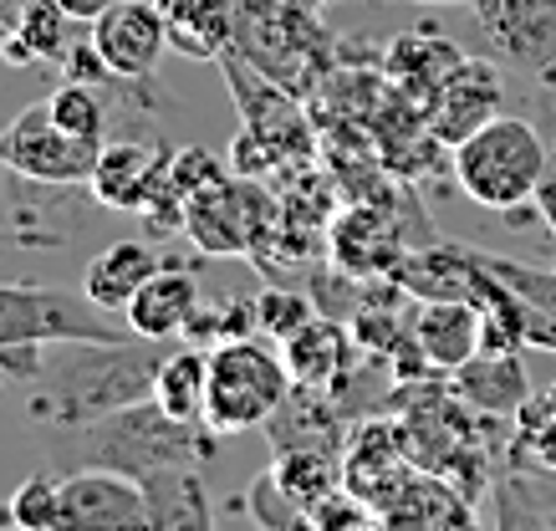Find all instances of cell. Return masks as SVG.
Segmentation results:
<instances>
[{"label":"cell","mask_w":556,"mask_h":531,"mask_svg":"<svg viewBox=\"0 0 556 531\" xmlns=\"http://www.w3.org/2000/svg\"><path fill=\"white\" fill-rule=\"evenodd\" d=\"M536 92H541V98H546V103L556 108V67L546 72V77H536Z\"/></svg>","instance_id":"60d3db41"},{"label":"cell","mask_w":556,"mask_h":531,"mask_svg":"<svg viewBox=\"0 0 556 531\" xmlns=\"http://www.w3.org/2000/svg\"><path fill=\"white\" fill-rule=\"evenodd\" d=\"M138 485L149 501V531H215V506L200 465H164Z\"/></svg>","instance_id":"7402d4cb"},{"label":"cell","mask_w":556,"mask_h":531,"mask_svg":"<svg viewBox=\"0 0 556 531\" xmlns=\"http://www.w3.org/2000/svg\"><path fill=\"white\" fill-rule=\"evenodd\" d=\"M219 67L230 77V98H236V108H240V128L261 134L276 154L287 159V169H296V164L312 154V123H306L302 92H291V87H281L276 77L255 72L251 62L236 52L219 56Z\"/></svg>","instance_id":"30bf717a"},{"label":"cell","mask_w":556,"mask_h":531,"mask_svg":"<svg viewBox=\"0 0 556 531\" xmlns=\"http://www.w3.org/2000/svg\"><path fill=\"white\" fill-rule=\"evenodd\" d=\"M302 5H338V0H302ZM404 5H470V0H404Z\"/></svg>","instance_id":"ab89813d"},{"label":"cell","mask_w":556,"mask_h":531,"mask_svg":"<svg viewBox=\"0 0 556 531\" xmlns=\"http://www.w3.org/2000/svg\"><path fill=\"white\" fill-rule=\"evenodd\" d=\"M408 332L419 338L424 358L434 363L444 378L465 368L485 347V317H480L475 302H414Z\"/></svg>","instance_id":"ac0fdd59"},{"label":"cell","mask_w":556,"mask_h":531,"mask_svg":"<svg viewBox=\"0 0 556 531\" xmlns=\"http://www.w3.org/2000/svg\"><path fill=\"white\" fill-rule=\"evenodd\" d=\"M510 460L516 470L531 476H552L556 480V409L546 399H526L516 419H510Z\"/></svg>","instance_id":"83f0119b"},{"label":"cell","mask_w":556,"mask_h":531,"mask_svg":"<svg viewBox=\"0 0 556 531\" xmlns=\"http://www.w3.org/2000/svg\"><path fill=\"white\" fill-rule=\"evenodd\" d=\"M98 154H102V143L62 134L51 123L47 103H31L26 113H16V118L0 128V169H11L26 185L77 189L92 179Z\"/></svg>","instance_id":"ba28073f"},{"label":"cell","mask_w":556,"mask_h":531,"mask_svg":"<svg viewBox=\"0 0 556 531\" xmlns=\"http://www.w3.org/2000/svg\"><path fill=\"white\" fill-rule=\"evenodd\" d=\"M510 92H506V67L490 62V56L470 52L444 83H439L434 103H429V134L444 149H459L470 134H480L485 123H495L501 113H510Z\"/></svg>","instance_id":"8fae6325"},{"label":"cell","mask_w":556,"mask_h":531,"mask_svg":"<svg viewBox=\"0 0 556 531\" xmlns=\"http://www.w3.org/2000/svg\"><path fill=\"white\" fill-rule=\"evenodd\" d=\"M312 531H378V511L342 485V491L312 506Z\"/></svg>","instance_id":"836d02e7"},{"label":"cell","mask_w":556,"mask_h":531,"mask_svg":"<svg viewBox=\"0 0 556 531\" xmlns=\"http://www.w3.org/2000/svg\"><path fill=\"white\" fill-rule=\"evenodd\" d=\"M317 317V302L306 292H296V287H266V292L255 296V323H261V332H270L276 343H287L291 332L302 323H312Z\"/></svg>","instance_id":"1f68e13d"},{"label":"cell","mask_w":556,"mask_h":531,"mask_svg":"<svg viewBox=\"0 0 556 531\" xmlns=\"http://www.w3.org/2000/svg\"><path fill=\"white\" fill-rule=\"evenodd\" d=\"M138 338L128 317L102 312L87 292L36 287V281H0V347L11 343H123Z\"/></svg>","instance_id":"8992f818"},{"label":"cell","mask_w":556,"mask_h":531,"mask_svg":"<svg viewBox=\"0 0 556 531\" xmlns=\"http://www.w3.org/2000/svg\"><path fill=\"white\" fill-rule=\"evenodd\" d=\"M47 113L51 123L72 138H92V143H108V103L92 83H62L56 92L47 98Z\"/></svg>","instance_id":"f546056e"},{"label":"cell","mask_w":556,"mask_h":531,"mask_svg":"<svg viewBox=\"0 0 556 531\" xmlns=\"http://www.w3.org/2000/svg\"><path fill=\"white\" fill-rule=\"evenodd\" d=\"M169 174V149L159 143H138V138H123V143H102L98 169L87 179L92 200L102 210H118V215H143L149 200L159 194Z\"/></svg>","instance_id":"5bb4252c"},{"label":"cell","mask_w":556,"mask_h":531,"mask_svg":"<svg viewBox=\"0 0 556 531\" xmlns=\"http://www.w3.org/2000/svg\"><path fill=\"white\" fill-rule=\"evenodd\" d=\"M541 113H546V143H552V164H546V179H541V189H536V200H531V210L541 215V225L556 236V108L541 98Z\"/></svg>","instance_id":"8d00e7d4"},{"label":"cell","mask_w":556,"mask_h":531,"mask_svg":"<svg viewBox=\"0 0 556 531\" xmlns=\"http://www.w3.org/2000/svg\"><path fill=\"white\" fill-rule=\"evenodd\" d=\"M439 531H480V527H475V516H470V506H459V511H455V516H450V521H444V527H439Z\"/></svg>","instance_id":"f35d334b"},{"label":"cell","mask_w":556,"mask_h":531,"mask_svg":"<svg viewBox=\"0 0 556 531\" xmlns=\"http://www.w3.org/2000/svg\"><path fill=\"white\" fill-rule=\"evenodd\" d=\"M225 159H230V174H245V179H266V174L287 169V159L276 154V149H270L261 134H251V128H240Z\"/></svg>","instance_id":"e575fe53"},{"label":"cell","mask_w":556,"mask_h":531,"mask_svg":"<svg viewBox=\"0 0 556 531\" xmlns=\"http://www.w3.org/2000/svg\"><path fill=\"white\" fill-rule=\"evenodd\" d=\"M230 52L245 56L255 72L276 77L291 92L321 83L332 62V41L317 26V5L302 0H236Z\"/></svg>","instance_id":"277c9868"},{"label":"cell","mask_w":556,"mask_h":531,"mask_svg":"<svg viewBox=\"0 0 556 531\" xmlns=\"http://www.w3.org/2000/svg\"><path fill=\"white\" fill-rule=\"evenodd\" d=\"M169 353H174V343H159V338L51 343L47 374L31 383L26 409L41 425H92L102 414L153 399V383H159V368H164Z\"/></svg>","instance_id":"6da1fadb"},{"label":"cell","mask_w":556,"mask_h":531,"mask_svg":"<svg viewBox=\"0 0 556 531\" xmlns=\"http://www.w3.org/2000/svg\"><path fill=\"white\" fill-rule=\"evenodd\" d=\"M276 225H281V200L266 189V179L245 174H225L185 205V236L204 256H255Z\"/></svg>","instance_id":"52a82bcc"},{"label":"cell","mask_w":556,"mask_h":531,"mask_svg":"<svg viewBox=\"0 0 556 531\" xmlns=\"http://www.w3.org/2000/svg\"><path fill=\"white\" fill-rule=\"evenodd\" d=\"M215 429L185 425L164 414L153 399L128 404L92 419V425H51V445L67 460V470L98 465V470H118V476H153L164 465H204L215 455Z\"/></svg>","instance_id":"7a4b0ae2"},{"label":"cell","mask_w":556,"mask_h":531,"mask_svg":"<svg viewBox=\"0 0 556 531\" xmlns=\"http://www.w3.org/2000/svg\"><path fill=\"white\" fill-rule=\"evenodd\" d=\"M245 511H251V521L261 531H312V511L296 506V501L276 485L270 465L251 480V491H245Z\"/></svg>","instance_id":"4dcf8cb0"},{"label":"cell","mask_w":556,"mask_h":531,"mask_svg":"<svg viewBox=\"0 0 556 531\" xmlns=\"http://www.w3.org/2000/svg\"><path fill=\"white\" fill-rule=\"evenodd\" d=\"M266 434H270V445H276V455L281 450H332V455H342L348 450V414H342L332 389L291 383L287 404L270 414Z\"/></svg>","instance_id":"2e32d148"},{"label":"cell","mask_w":556,"mask_h":531,"mask_svg":"<svg viewBox=\"0 0 556 531\" xmlns=\"http://www.w3.org/2000/svg\"><path fill=\"white\" fill-rule=\"evenodd\" d=\"M281 358H287V368H291V383H306V389H332V383L348 374V363L357 358L353 327L342 323V317L317 312L312 323H302L287 343H281Z\"/></svg>","instance_id":"44dd1931"},{"label":"cell","mask_w":556,"mask_h":531,"mask_svg":"<svg viewBox=\"0 0 556 531\" xmlns=\"http://www.w3.org/2000/svg\"><path fill=\"white\" fill-rule=\"evenodd\" d=\"M200 276L185 266H164L143 281V292L128 302V327L138 338H159V343H179L189 338V327L200 317Z\"/></svg>","instance_id":"e0dca14e"},{"label":"cell","mask_w":556,"mask_h":531,"mask_svg":"<svg viewBox=\"0 0 556 531\" xmlns=\"http://www.w3.org/2000/svg\"><path fill=\"white\" fill-rule=\"evenodd\" d=\"M56 531H149V501L134 476L118 470H62V516Z\"/></svg>","instance_id":"7c38bea8"},{"label":"cell","mask_w":556,"mask_h":531,"mask_svg":"<svg viewBox=\"0 0 556 531\" xmlns=\"http://www.w3.org/2000/svg\"><path fill=\"white\" fill-rule=\"evenodd\" d=\"M72 16L56 0H31L21 5L16 26L0 36V56L11 67H36V62H62L72 52Z\"/></svg>","instance_id":"d4e9b609"},{"label":"cell","mask_w":556,"mask_h":531,"mask_svg":"<svg viewBox=\"0 0 556 531\" xmlns=\"http://www.w3.org/2000/svg\"><path fill=\"white\" fill-rule=\"evenodd\" d=\"M480 276H485L480 251L455 245V240H424V245H414V251L399 261L393 281H399L414 302H475Z\"/></svg>","instance_id":"9a60e30c"},{"label":"cell","mask_w":556,"mask_h":531,"mask_svg":"<svg viewBox=\"0 0 556 531\" xmlns=\"http://www.w3.org/2000/svg\"><path fill=\"white\" fill-rule=\"evenodd\" d=\"M459 404H470L485 419H516L526 399H531V374H526V353H490L480 347L465 368L450 374Z\"/></svg>","instance_id":"d6986e66"},{"label":"cell","mask_w":556,"mask_h":531,"mask_svg":"<svg viewBox=\"0 0 556 531\" xmlns=\"http://www.w3.org/2000/svg\"><path fill=\"white\" fill-rule=\"evenodd\" d=\"M56 5H62L77 26H92V21H98L108 5H118V0H56Z\"/></svg>","instance_id":"74e56055"},{"label":"cell","mask_w":556,"mask_h":531,"mask_svg":"<svg viewBox=\"0 0 556 531\" xmlns=\"http://www.w3.org/2000/svg\"><path fill=\"white\" fill-rule=\"evenodd\" d=\"M169 261H164V251L153 245V240H113V245H102L98 256L87 261L83 271V292L87 302H98L102 312H128V302H134L138 292H143V281H149L153 271H164Z\"/></svg>","instance_id":"ffe728a7"},{"label":"cell","mask_w":556,"mask_h":531,"mask_svg":"<svg viewBox=\"0 0 556 531\" xmlns=\"http://www.w3.org/2000/svg\"><path fill=\"white\" fill-rule=\"evenodd\" d=\"M159 11L169 26V52L194 62H219L230 52L236 0H159Z\"/></svg>","instance_id":"603a6c76"},{"label":"cell","mask_w":556,"mask_h":531,"mask_svg":"<svg viewBox=\"0 0 556 531\" xmlns=\"http://www.w3.org/2000/svg\"><path fill=\"white\" fill-rule=\"evenodd\" d=\"M291 394V368L281 347H266L261 338H230V343L210 347V404H204V425L225 434H245V429H266L270 414L287 404Z\"/></svg>","instance_id":"5b68a950"},{"label":"cell","mask_w":556,"mask_h":531,"mask_svg":"<svg viewBox=\"0 0 556 531\" xmlns=\"http://www.w3.org/2000/svg\"><path fill=\"white\" fill-rule=\"evenodd\" d=\"M546 164H552V143L526 113H501L459 149H450V174L465 189V200L495 215L531 205L546 179Z\"/></svg>","instance_id":"3957f363"},{"label":"cell","mask_w":556,"mask_h":531,"mask_svg":"<svg viewBox=\"0 0 556 531\" xmlns=\"http://www.w3.org/2000/svg\"><path fill=\"white\" fill-rule=\"evenodd\" d=\"M56 516H62V476H26L0 506V527L56 531Z\"/></svg>","instance_id":"f1b7e54d"},{"label":"cell","mask_w":556,"mask_h":531,"mask_svg":"<svg viewBox=\"0 0 556 531\" xmlns=\"http://www.w3.org/2000/svg\"><path fill=\"white\" fill-rule=\"evenodd\" d=\"M470 52H459L450 36L439 31H404L393 36V47H388V77H399V87H408V92H419L424 113H429V103H434L439 83L450 77V72L459 67Z\"/></svg>","instance_id":"cb8c5ba5"},{"label":"cell","mask_w":556,"mask_h":531,"mask_svg":"<svg viewBox=\"0 0 556 531\" xmlns=\"http://www.w3.org/2000/svg\"><path fill=\"white\" fill-rule=\"evenodd\" d=\"M47 358H51V343L0 347V378H11V383H36V378L47 374Z\"/></svg>","instance_id":"d590c367"},{"label":"cell","mask_w":556,"mask_h":531,"mask_svg":"<svg viewBox=\"0 0 556 531\" xmlns=\"http://www.w3.org/2000/svg\"><path fill=\"white\" fill-rule=\"evenodd\" d=\"M153 404L185 425H204V404H210V347L204 343H174V353L159 368L153 383Z\"/></svg>","instance_id":"484cf974"},{"label":"cell","mask_w":556,"mask_h":531,"mask_svg":"<svg viewBox=\"0 0 556 531\" xmlns=\"http://www.w3.org/2000/svg\"><path fill=\"white\" fill-rule=\"evenodd\" d=\"M225 174H230V159H215L210 149H200V143H194V149H174L169 154V189L185 200V205L200 194V189L219 185Z\"/></svg>","instance_id":"d6a6232c"},{"label":"cell","mask_w":556,"mask_h":531,"mask_svg":"<svg viewBox=\"0 0 556 531\" xmlns=\"http://www.w3.org/2000/svg\"><path fill=\"white\" fill-rule=\"evenodd\" d=\"M270 476L296 506L312 511L317 501L342 491V455H332V450H281L270 460Z\"/></svg>","instance_id":"4316f807"},{"label":"cell","mask_w":556,"mask_h":531,"mask_svg":"<svg viewBox=\"0 0 556 531\" xmlns=\"http://www.w3.org/2000/svg\"><path fill=\"white\" fill-rule=\"evenodd\" d=\"M475 52L521 77H546L556 67V0H470Z\"/></svg>","instance_id":"9c48e42d"},{"label":"cell","mask_w":556,"mask_h":531,"mask_svg":"<svg viewBox=\"0 0 556 531\" xmlns=\"http://www.w3.org/2000/svg\"><path fill=\"white\" fill-rule=\"evenodd\" d=\"M87 41L118 83H153L159 56L169 52V26L159 0H118L87 26Z\"/></svg>","instance_id":"4fadbf2b"}]
</instances>
